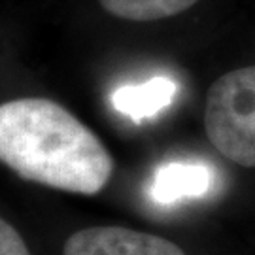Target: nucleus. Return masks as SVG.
<instances>
[{
    "label": "nucleus",
    "instance_id": "1",
    "mask_svg": "<svg viewBox=\"0 0 255 255\" xmlns=\"http://www.w3.org/2000/svg\"><path fill=\"white\" fill-rule=\"evenodd\" d=\"M0 163L23 180L87 197L114 174L101 138L70 110L40 97L0 104Z\"/></svg>",
    "mask_w": 255,
    "mask_h": 255
},
{
    "label": "nucleus",
    "instance_id": "2",
    "mask_svg": "<svg viewBox=\"0 0 255 255\" xmlns=\"http://www.w3.org/2000/svg\"><path fill=\"white\" fill-rule=\"evenodd\" d=\"M204 128L225 159L255 168V66L231 70L212 83Z\"/></svg>",
    "mask_w": 255,
    "mask_h": 255
},
{
    "label": "nucleus",
    "instance_id": "3",
    "mask_svg": "<svg viewBox=\"0 0 255 255\" xmlns=\"http://www.w3.org/2000/svg\"><path fill=\"white\" fill-rule=\"evenodd\" d=\"M63 255H185V252L159 235L104 225L76 231L66 238Z\"/></svg>",
    "mask_w": 255,
    "mask_h": 255
},
{
    "label": "nucleus",
    "instance_id": "4",
    "mask_svg": "<svg viewBox=\"0 0 255 255\" xmlns=\"http://www.w3.org/2000/svg\"><path fill=\"white\" fill-rule=\"evenodd\" d=\"M176 95V83L166 78H153L140 85H125L114 93V106L123 116L142 121L164 110Z\"/></svg>",
    "mask_w": 255,
    "mask_h": 255
},
{
    "label": "nucleus",
    "instance_id": "5",
    "mask_svg": "<svg viewBox=\"0 0 255 255\" xmlns=\"http://www.w3.org/2000/svg\"><path fill=\"white\" fill-rule=\"evenodd\" d=\"M208 182L210 172L204 166L172 163L157 172L151 185V195L157 202H174L182 197L204 193Z\"/></svg>",
    "mask_w": 255,
    "mask_h": 255
},
{
    "label": "nucleus",
    "instance_id": "6",
    "mask_svg": "<svg viewBox=\"0 0 255 255\" xmlns=\"http://www.w3.org/2000/svg\"><path fill=\"white\" fill-rule=\"evenodd\" d=\"M110 15L127 21H159L174 17L199 0H99Z\"/></svg>",
    "mask_w": 255,
    "mask_h": 255
},
{
    "label": "nucleus",
    "instance_id": "7",
    "mask_svg": "<svg viewBox=\"0 0 255 255\" xmlns=\"http://www.w3.org/2000/svg\"><path fill=\"white\" fill-rule=\"evenodd\" d=\"M0 255H32L17 229L0 218Z\"/></svg>",
    "mask_w": 255,
    "mask_h": 255
}]
</instances>
